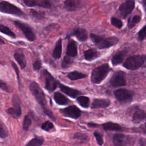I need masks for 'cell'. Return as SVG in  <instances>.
<instances>
[{"label":"cell","instance_id":"3","mask_svg":"<svg viewBox=\"0 0 146 146\" xmlns=\"http://www.w3.org/2000/svg\"><path fill=\"white\" fill-rule=\"evenodd\" d=\"M111 68L107 63H104L92 70L91 80L94 84H99L108 75Z\"/></svg>","mask_w":146,"mask_h":146},{"label":"cell","instance_id":"29","mask_svg":"<svg viewBox=\"0 0 146 146\" xmlns=\"http://www.w3.org/2000/svg\"><path fill=\"white\" fill-rule=\"evenodd\" d=\"M77 102L83 108H87L89 106L90 99L84 96H80L77 98Z\"/></svg>","mask_w":146,"mask_h":146},{"label":"cell","instance_id":"37","mask_svg":"<svg viewBox=\"0 0 146 146\" xmlns=\"http://www.w3.org/2000/svg\"><path fill=\"white\" fill-rule=\"evenodd\" d=\"M41 127H42V129H43L46 131H48L49 130L53 128L54 125L51 122H50L49 121H46L42 124Z\"/></svg>","mask_w":146,"mask_h":146},{"label":"cell","instance_id":"47","mask_svg":"<svg viewBox=\"0 0 146 146\" xmlns=\"http://www.w3.org/2000/svg\"><path fill=\"white\" fill-rule=\"evenodd\" d=\"M95 125H97L95 124H94V123H89L88 124V126H90V127H95Z\"/></svg>","mask_w":146,"mask_h":146},{"label":"cell","instance_id":"11","mask_svg":"<svg viewBox=\"0 0 146 146\" xmlns=\"http://www.w3.org/2000/svg\"><path fill=\"white\" fill-rule=\"evenodd\" d=\"M135 7V1L132 0L127 1L120 5L119 8L120 15L123 18H126L133 11Z\"/></svg>","mask_w":146,"mask_h":146},{"label":"cell","instance_id":"18","mask_svg":"<svg viewBox=\"0 0 146 146\" xmlns=\"http://www.w3.org/2000/svg\"><path fill=\"white\" fill-rule=\"evenodd\" d=\"M65 8L70 11H75L80 7L81 2L78 0H67L64 2Z\"/></svg>","mask_w":146,"mask_h":146},{"label":"cell","instance_id":"9","mask_svg":"<svg viewBox=\"0 0 146 146\" xmlns=\"http://www.w3.org/2000/svg\"><path fill=\"white\" fill-rule=\"evenodd\" d=\"M12 103L13 107L12 108H9L7 112L13 117L18 118L21 115V108L20 99L17 95H14L13 96Z\"/></svg>","mask_w":146,"mask_h":146},{"label":"cell","instance_id":"39","mask_svg":"<svg viewBox=\"0 0 146 146\" xmlns=\"http://www.w3.org/2000/svg\"><path fill=\"white\" fill-rule=\"evenodd\" d=\"M95 138H96V141L98 143V144L100 145H102L103 144V138H102V136L101 135V134L98 132H95L94 133Z\"/></svg>","mask_w":146,"mask_h":146},{"label":"cell","instance_id":"24","mask_svg":"<svg viewBox=\"0 0 146 146\" xmlns=\"http://www.w3.org/2000/svg\"><path fill=\"white\" fill-rule=\"evenodd\" d=\"M62 39H59L55 44V46L52 52V56L54 59H58L60 58L61 54H62Z\"/></svg>","mask_w":146,"mask_h":146},{"label":"cell","instance_id":"1","mask_svg":"<svg viewBox=\"0 0 146 146\" xmlns=\"http://www.w3.org/2000/svg\"><path fill=\"white\" fill-rule=\"evenodd\" d=\"M29 88L36 100L43 108L44 112L51 119L55 120V118L53 115V113L47 107V102L45 98V95L39 85L37 83L33 82L30 83Z\"/></svg>","mask_w":146,"mask_h":146},{"label":"cell","instance_id":"45","mask_svg":"<svg viewBox=\"0 0 146 146\" xmlns=\"http://www.w3.org/2000/svg\"><path fill=\"white\" fill-rule=\"evenodd\" d=\"M140 146H146V140H141Z\"/></svg>","mask_w":146,"mask_h":146},{"label":"cell","instance_id":"41","mask_svg":"<svg viewBox=\"0 0 146 146\" xmlns=\"http://www.w3.org/2000/svg\"><path fill=\"white\" fill-rule=\"evenodd\" d=\"M0 88L6 92H10L9 87L7 86V84L6 83L2 81H0Z\"/></svg>","mask_w":146,"mask_h":146},{"label":"cell","instance_id":"10","mask_svg":"<svg viewBox=\"0 0 146 146\" xmlns=\"http://www.w3.org/2000/svg\"><path fill=\"white\" fill-rule=\"evenodd\" d=\"M43 73L45 79L44 88L50 92L54 91L59 84V82L56 80L46 70H44Z\"/></svg>","mask_w":146,"mask_h":146},{"label":"cell","instance_id":"40","mask_svg":"<svg viewBox=\"0 0 146 146\" xmlns=\"http://www.w3.org/2000/svg\"><path fill=\"white\" fill-rule=\"evenodd\" d=\"M11 64H12V66L14 70V71H15L16 72V75H17V79H18V83L20 85V78H19V70H18V67L16 65V64L15 63H14L13 62H11Z\"/></svg>","mask_w":146,"mask_h":146},{"label":"cell","instance_id":"35","mask_svg":"<svg viewBox=\"0 0 146 146\" xmlns=\"http://www.w3.org/2000/svg\"><path fill=\"white\" fill-rule=\"evenodd\" d=\"M146 38V25L143 27V28L138 32V39L140 41L143 40Z\"/></svg>","mask_w":146,"mask_h":146},{"label":"cell","instance_id":"30","mask_svg":"<svg viewBox=\"0 0 146 146\" xmlns=\"http://www.w3.org/2000/svg\"><path fill=\"white\" fill-rule=\"evenodd\" d=\"M0 32L11 38H15V34L14 33V32H13L9 27L3 25H0Z\"/></svg>","mask_w":146,"mask_h":146},{"label":"cell","instance_id":"16","mask_svg":"<svg viewBox=\"0 0 146 146\" xmlns=\"http://www.w3.org/2000/svg\"><path fill=\"white\" fill-rule=\"evenodd\" d=\"M79 41L85 42L88 39V33L87 30L83 28L78 27L75 29L72 33Z\"/></svg>","mask_w":146,"mask_h":146},{"label":"cell","instance_id":"13","mask_svg":"<svg viewBox=\"0 0 146 146\" xmlns=\"http://www.w3.org/2000/svg\"><path fill=\"white\" fill-rule=\"evenodd\" d=\"M23 2L27 7L38 6L46 9L51 7L50 2L46 0H24Z\"/></svg>","mask_w":146,"mask_h":146},{"label":"cell","instance_id":"46","mask_svg":"<svg viewBox=\"0 0 146 146\" xmlns=\"http://www.w3.org/2000/svg\"><path fill=\"white\" fill-rule=\"evenodd\" d=\"M143 6L144 11H145V13H146V0L143 1Z\"/></svg>","mask_w":146,"mask_h":146},{"label":"cell","instance_id":"6","mask_svg":"<svg viewBox=\"0 0 146 146\" xmlns=\"http://www.w3.org/2000/svg\"><path fill=\"white\" fill-rule=\"evenodd\" d=\"M116 99L120 103H127L130 102L133 96V92L132 91L120 88L116 90L113 92Z\"/></svg>","mask_w":146,"mask_h":146},{"label":"cell","instance_id":"27","mask_svg":"<svg viewBox=\"0 0 146 146\" xmlns=\"http://www.w3.org/2000/svg\"><path fill=\"white\" fill-rule=\"evenodd\" d=\"M67 76L68 79H70L71 80H76L84 78L85 77H86V75L82 72L75 71L69 72L67 74Z\"/></svg>","mask_w":146,"mask_h":146},{"label":"cell","instance_id":"26","mask_svg":"<svg viewBox=\"0 0 146 146\" xmlns=\"http://www.w3.org/2000/svg\"><path fill=\"white\" fill-rule=\"evenodd\" d=\"M102 125L103 128L107 131H120L122 129L120 125L116 123H112V122H108V123H104Z\"/></svg>","mask_w":146,"mask_h":146},{"label":"cell","instance_id":"33","mask_svg":"<svg viewBox=\"0 0 146 146\" xmlns=\"http://www.w3.org/2000/svg\"><path fill=\"white\" fill-rule=\"evenodd\" d=\"M111 23L113 26H115L118 29H121L123 26L122 21L121 20H120L119 19L113 17H111Z\"/></svg>","mask_w":146,"mask_h":146},{"label":"cell","instance_id":"17","mask_svg":"<svg viewBox=\"0 0 146 146\" xmlns=\"http://www.w3.org/2000/svg\"><path fill=\"white\" fill-rule=\"evenodd\" d=\"M111 104V102L109 99H94L92 103L91 108H106L108 107Z\"/></svg>","mask_w":146,"mask_h":146},{"label":"cell","instance_id":"14","mask_svg":"<svg viewBox=\"0 0 146 146\" xmlns=\"http://www.w3.org/2000/svg\"><path fill=\"white\" fill-rule=\"evenodd\" d=\"M58 86L61 91H62L63 92L66 94L67 95L70 96L72 98H76L78 96L81 94V92L78 90H76L72 88H70L64 84H62L59 83Z\"/></svg>","mask_w":146,"mask_h":146},{"label":"cell","instance_id":"36","mask_svg":"<svg viewBox=\"0 0 146 146\" xmlns=\"http://www.w3.org/2000/svg\"><path fill=\"white\" fill-rule=\"evenodd\" d=\"M7 136V131L3 124V123L0 120V137L5 138Z\"/></svg>","mask_w":146,"mask_h":146},{"label":"cell","instance_id":"5","mask_svg":"<svg viewBox=\"0 0 146 146\" xmlns=\"http://www.w3.org/2000/svg\"><path fill=\"white\" fill-rule=\"evenodd\" d=\"M0 11L3 13L13 14L19 17H23L25 15V13L19 8L6 1L0 2Z\"/></svg>","mask_w":146,"mask_h":146},{"label":"cell","instance_id":"28","mask_svg":"<svg viewBox=\"0 0 146 146\" xmlns=\"http://www.w3.org/2000/svg\"><path fill=\"white\" fill-rule=\"evenodd\" d=\"M141 20V17L139 15H134L132 17H130L128 19L127 26L128 29H131L135 26H136Z\"/></svg>","mask_w":146,"mask_h":146},{"label":"cell","instance_id":"2","mask_svg":"<svg viewBox=\"0 0 146 146\" xmlns=\"http://www.w3.org/2000/svg\"><path fill=\"white\" fill-rule=\"evenodd\" d=\"M90 36L91 40L99 49L110 48L119 42V39L115 36L105 38L95 34H91Z\"/></svg>","mask_w":146,"mask_h":146},{"label":"cell","instance_id":"42","mask_svg":"<svg viewBox=\"0 0 146 146\" xmlns=\"http://www.w3.org/2000/svg\"><path fill=\"white\" fill-rule=\"evenodd\" d=\"M41 66H42V63H41V62H40L39 60H36V61L33 64V67L34 70H35V71H38V70H39Z\"/></svg>","mask_w":146,"mask_h":146},{"label":"cell","instance_id":"15","mask_svg":"<svg viewBox=\"0 0 146 146\" xmlns=\"http://www.w3.org/2000/svg\"><path fill=\"white\" fill-rule=\"evenodd\" d=\"M66 55L69 57H75L78 55L77 44L72 39H69L68 41Z\"/></svg>","mask_w":146,"mask_h":146},{"label":"cell","instance_id":"22","mask_svg":"<svg viewBox=\"0 0 146 146\" xmlns=\"http://www.w3.org/2000/svg\"><path fill=\"white\" fill-rule=\"evenodd\" d=\"M99 56V54L94 49H88L84 52V56L86 60L91 61L95 59Z\"/></svg>","mask_w":146,"mask_h":146},{"label":"cell","instance_id":"7","mask_svg":"<svg viewBox=\"0 0 146 146\" xmlns=\"http://www.w3.org/2000/svg\"><path fill=\"white\" fill-rule=\"evenodd\" d=\"M14 24L24 34L26 38L30 42H33L36 39L35 34L33 31L31 27L27 24L19 21H15Z\"/></svg>","mask_w":146,"mask_h":146},{"label":"cell","instance_id":"21","mask_svg":"<svg viewBox=\"0 0 146 146\" xmlns=\"http://www.w3.org/2000/svg\"><path fill=\"white\" fill-rule=\"evenodd\" d=\"M14 57L15 60L18 62L22 69H23L26 66V60L24 54L22 52H16L14 54Z\"/></svg>","mask_w":146,"mask_h":146},{"label":"cell","instance_id":"23","mask_svg":"<svg viewBox=\"0 0 146 146\" xmlns=\"http://www.w3.org/2000/svg\"><path fill=\"white\" fill-rule=\"evenodd\" d=\"M54 99L55 102L59 105H66L69 102V100L64 95L59 92H55Z\"/></svg>","mask_w":146,"mask_h":146},{"label":"cell","instance_id":"12","mask_svg":"<svg viewBox=\"0 0 146 146\" xmlns=\"http://www.w3.org/2000/svg\"><path fill=\"white\" fill-rule=\"evenodd\" d=\"M61 113L65 116L76 119L80 117L81 111L75 105L70 106L60 110Z\"/></svg>","mask_w":146,"mask_h":146},{"label":"cell","instance_id":"32","mask_svg":"<svg viewBox=\"0 0 146 146\" xmlns=\"http://www.w3.org/2000/svg\"><path fill=\"white\" fill-rule=\"evenodd\" d=\"M72 63V60L71 59V57H69L68 56H65L63 59V61L62 62V67L63 68H66L70 66H71Z\"/></svg>","mask_w":146,"mask_h":146},{"label":"cell","instance_id":"8","mask_svg":"<svg viewBox=\"0 0 146 146\" xmlns=\"http://www.w3.org/2000/svg\"><path fill=\"white\" fill-rule=\"evenodd\" d=\"M110 84L114 87L124 86L126 85L125 73L121 71L116 72L111 77L110 80Z\"/></svg>","mask_w":146,"mask_h":146},{"label":"cell","instance_id":"48","mask_svg":"<svg viewBox=\"0 0 146 146\" xmlns=\"http://www.w3.org/2000/svg\"><path fill=\"white\" fill-rule=\"evenodd\" d=\"M0 44H5V42H4V41L0 38Z\"/></svg>","mask_w":146,"mask_h":146},{"label":"cell","instance_id":"19","mask_svg":"<svg viewBox=\"0 0 146 146\" xmlns=\"http://www.w3.org/2000/svg\"><path fill=\"white\" fill-rule=\"evenodd\" d=\"M127 52L125 50H123L116 53L111 58V62L113 66H116L120 64L124 60Z\"/></svg>","mask_w":146,"mask_h":146},{"label":"cell","instance_id":"25","mask_svg":"<svg viewBox=\"0 0 146 146\" xmlns=\"http://www.w3.org/2000/svg\"><path fill=\"white\" fill-rule=\"evenodd\" d=\"M125 140V136L121 133H116L113 137V143L116 146H123Z\"/></svg>","mask_w":146,"mask_h":146},{"label":"cell","instance_id":"38","mask_svg":"<svg viewBox=\"0 0 146 146\" xmlns=\"http://www.w3.org/2000/svg\"><path fill=\"white\" fill-rule=\"evenodd\" d=\"M30 12L34 17L39 19H42L44 17V13L40 11H36L34 10H31Z\"/></svg>","mask_w":146,"mask_h":146},{"label":"cell","instance_id":"34","mask_svg":"<svg viewBox=\"0 0 146 146\" xmlns=\"http://www.w3.org/2000/svg\"><path fill=\"white\" fill-rule=\"evenodd\" d=\"M31 124V120L28 115H26L24 117L23 123V128L25 131H27Z\"/></svg>","mask_w":146,"mask_h":146},{"label":"cell","instance_id":"31","mask_svg":"<svg viewBox=\"0 0 146 146\" xmlns=\"http://www.w3.org/2000/svg\"><path fill=\"white\" fill-rule=\"evenodd\" d=\"M43 139L39 137H35L31 139L25 146H40L42 145Z\"/></svg>","mask_w":146,"mask_h":146},{"label":"cell","instance_id":"43","mask_svg":"<svg viewBox=\"0 0 146 146\" xmlns=\"http://www.w3.org/2000/svg\"><path fill=\"white\" fill-rule=\"evenodd\" d=\"M75 137H76L77 139H82V140H85L87 139V136L82 133H77L75 135Z\"/></svg>","mask_w":146,"mask_h":146},{"label":"cell","instance_id":"20","mask_svg":"<svg viewBox=\"0 0 146 146\" xmlns=\"http://www.w3.org/2000/svg\"><path fill=\"white\" fill-rule=\"evenodd\" d=\"M146 118V113L143 110L138 109L133 113L132 116V121L134 123L137 124Z\"/></svg>","mask_w":146,"mask_h":146},{"label":"cell","instance_id":"44","mask_svg":"<svg viewBox=\"0 0 146 146\" xmlns=\"http://www.w3.org/2000/svg\"><path fill=\"white\" fill-rule=\"evenodd\" d=\"M140 129H141V131L146 134V123L144 124H143L141 127H140Z\"/></svg>","mask_w":146,"mask_h":146},{"label":"cell","instance_id":"4","mask_svg":"<svg viewBox=\"0 0 146 146\" xmlns=\"http://www.w3.org/2000/svg\"><path fill=\"white\" fill-rule=\"evenodd\" d=\"M146 60V55H136L128 57L123 64V66L129 70H135L141 67Z\"/></svg>","mask_w":146,"mask_h":146}]
</instances>
